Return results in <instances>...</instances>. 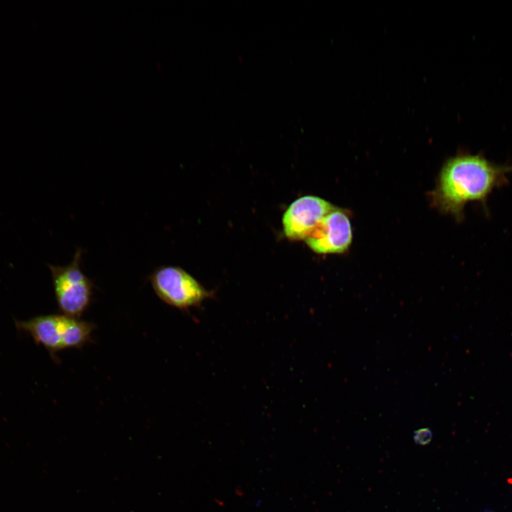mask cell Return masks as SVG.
<instances>
[{"mask_svg": "<svg viewBox=\"0 0 512 512\" xmlns=\"http://www.w3.org/2000/svg\"><path fill=\"white\" fill-rule=\"evenodd\" d=\"M432 437V432L429 429L422 428L415 432L414 439L417 444L425 445L431 441Z\"/></svg>", "mask_w": 512, "mask_h": 512, "instance_id": "cell-8", "label": "cell"}, {"mask_svg": "<svg viewBox=\"0 0 512 512\" xmlns=\"http://www.w3.org/2000/svg\"><path fill=\"white\" fill-rule=\"evenodd\" d=\"M352 241V230L347 215L336 208L322 220L305 240L309 247L319 254L341 253Z\"/></svg>", "mask_w": 512, "mask_h": 512, "instance_id": "cell-5", "label": "cell"}, {"mask_svg": "<svg viewBox=\"0 0 512 512\" xmlns=\"http://www.w3.org/2000/svg\"><path fill=\"white\" fill-rule=\"evenodd\" d=\"M511 170L494 165L481 155L455 156L441 171L439 201L445 210L459 213L466 202L484 199Z\"/></svg>", "mask_w": 512, "mask_h": 512, "instance_id": "cell-1", "label": "cell"}, {"mask_svg": "<svg viewBox=\"0 0 512 512\" xmlns=\"http://www.w3.org/2000/svg\"><path fill=\"white\" fill-rule=\"evenodd\" d=\"M83 250L78 248L70 263L48 265L58 306L63 314L79 318L90 306L95 285L82 270Z\"/></svg>", "mask_w": 512, "mask_h": 512, "instance_id": "cell-2", "label": "cell"}, {"mask_svg": "<svg viewBox=\"0 0 512 512\" xmlns=\"http://www.w3.org/2000/svg\"><path fill=\"white\" fill-rule=\"evenodd\" d=\"M148 279L161 301L180 310L198 306L210 296L197 279L178 266L158 267Z\"/></svg>", "mask_w": 512, "mask_h": 512, "instance_id": "cell-3", "label": "cell"}, {"mask_svg": "<svg viewBox=\"0 0 512 512\" xmlns=\"http://www.w3.org/2000/svg\"><path fill=\"white\" fill-rule=\"evenodd\" d=\"M335 208L327 201L314 196H305L294 201L282 218L285 236L293 240H305Z\"/></svg>", "mask_w": 512, "mask_h": 512, "instance_id": "cell-4", "label": "cell"}, {"mask_svg": "<svg viewBox=\"0 0 512 512\" xmlns=\"http://www.w3.org/2000/svg\"><path fill=\"white\" fill-rule=\"evenodd\" d=\"M94 324L63 314V348H80L91 341Z\"/></svg>", "mask_w": 512, "mask_h": 512, "instance_id": "cell-7", "label": "cell"}, {"mask_svg": "<svg viewBox=\"0 0 512 512\" xmlns=\"http://www.w3.org/2000/svg\"><path fill=\"white\" fill-rule=\"evenodd\" d=\"M18 331L31 336L34 341L43 346L53 359L63 350V314L37 316L26 321L15 320Z\"/></svg>", "mask_w": 512, "mask_h": 512, "instance_id": "cell-6", "label": "cell"}]
</instances>
